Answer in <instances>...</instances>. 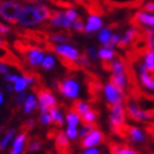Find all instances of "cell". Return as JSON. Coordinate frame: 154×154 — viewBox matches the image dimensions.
<instances>
[{"label":"cell","instance_id":"6da1fadb","mask_svg":"<svg viewBox=\"0 0 154 154\" xmlns=\"http://www.w3.org/2000/svg\"><path fill=\"white\" fill-rule=\"evenodd\" d=\"M44 48L47 51H53L55 53L60 64L64 68H66L69 72H78L82 70L80 65L78 64V58H79V51L73 47L69 45H57L54 44L51 40H45L44 43Z\"/></svg>","mask_w":154,"mask_h":154},{"label":"cell","instance_id":"7a4b0ae2","mask_svg":"<svg viewBox=\"0 0 154 154\" xmlns=\"http://www.w3.org/2000/svg\"><path fill=\"white\" fill-rule=\"evenodd\" d=\"M84 74H85V84L88 89V94L90 95V103H95L100 100L102 91L104 90V85L100 80V78L89 69H84Z\"/></svg>","mask_w":154,"mask_h":154},{"label":"cell","instance_id":"3957f363","mask_svg":"<svg viewBox=\"0 0 154 154\" xmlns=\"http://www.w3.org/2000/svg\"><path fill=\"white\" fill-rule=\"evenodd\" d=\"M124 105H125V112H127V115L133 119L135 122H143L144 119H153V115L149 114L148 112L143 110L139 103H138L133 97L130 95H125L124 97Z\"/></svg>","mask_w":154,"mask_h":154},{"label":"cell","instance_id":"277c9868","mask_svg":"<svg viewBox=\"0 0 154 154\" xmlns=\"http://www.w3.org/2000/svg\"><path fill=\"white\" fill-rule=\"evenodd\" d=\"M32 89H33L34 93L36 94L38 99H39L42 112H49V109L51 106L57 105L55 97L53 95L50 89H48L47 87L44 85V83H42V84H34V85H32Z\"/></svg>","mask_w":154,"mask_h":154},{"label":"cell","instance_id":"5b68a950","mask_svg":"<svg viewBox=\"0 0 154 154\" xmlns=\"http://www.w3.org/2000/svg\"><path fill=\"white\" fill-rule=\"evenodd\" d=\"M21 5L17 2H4L0 3V17L10 24H17L19 21V15Z\"/></svg>","mask_w":154,"mask_h":154},{"label":"cell","instance_id":"8992f818","mask_svg":"<svg viewBox=\"0 0 154 154\" xmlns=\"http://www.w3.org/2000/svg\"><path fill=\"white\" fill-rule=\"evenodd\" d=\"M0 63L11 65L14 68H17L20 72L24 68H26L24 65V61H21V59H19L17 55H15V54L8 48V45H0Z\"/></svg>","mask_w":154,"mask_h":154},{"label":"cell","instance_id":"52a82bcc","mask_svg":"<svg viewBox=\"0 0 154 154\" xmlns=\"http://www.w3.org/2000/svg\"><path fill=\"white\" fill-rule=\"evenodd\" d=\"M106 108L110 112V127H119L125 123V109L123 106V102L109 104L106 103Z\"/></svg>","mask_w":154,"mask_h":154},{"label":"cell","instance_id":"ba28073f","mask_svg":"<svg viewBox=\"0 0 154 154\" xmlns=\"http://www.w3.org/2000/svg\"><path fill=\"white\" fill-rule=\"evenodd\" d=\"M106 9H137L142 6L143 0H100Z\"/></svg>","mask_w":154,"mask_h":154},{"label":"cell","instance_id":"9c48e42d","mask_svg":"<svg viewBox=\"0 0 154 154\" xmlns=\"http://www.w3.org/2000/svg\"><path fill=\"white\" fill-rule=\"evenodd\" d=\"M39 21H40V18L38 17L35 8H32L30 5L21 6L20 15H19V23L23 26L36 25V24H39Z\"/></svg>","mask_w":154,"mask_h":154},{"label":"cell","instance_id":"30bf717a","mask_svg":"<svg viewBox=\"0 0 154 154\" xmlns=\"http://www.w3.org/2000/svg\"><path fill=\"white\" fill-rule=\"evenodd\" d=\"M57 88L60 94H63L66 98H76L79 93V84L74 79L68 78L65 80L57 82Z\"/></svg>","mask_w":154,"mask_h":154},{"label":"cell","instance_id":"8fae6325","mask_svg":"<svg viewBox=\"0 0 154 154\" xmlns=\"http://www.w3.org/2000/svg\"><path fill=\"white\" fill-rule=\"evenodd\" d=\"M104 139H105V135L100 132V130L94 129V130H91L89 134H87L85 137L82 138V142L79 145H80L82 149H87L90 147H94L97 144L104 143Z\"/></svg>","mask_w":154,"mask_h":154},{"label":"cell","instance_id":"7c38bea8","mask_svg":"<svg viewBox=\"0 0 154 154\" xmlns=\"http://www.w3.org/2000/svg\"><path fill=\"white\" fill-rule=\"evenodd\" d=\"M54 147H55L58 153H63V154H68L72 152V145H70V140H69V137L63 133V132H58V134L54 138Z\"/></svg>","mask_w":154,"mask_h":154},{"label":"cell","instance_id":"4fadbf2b","mask_svg":"<svg viewBox=\"0 0 154 154\" xmlns=\"http://www.w3.org/2000/svg\"><path fill=\"white\" fill-rule=\"evenodd\" d=\"M23 59H24V63H26L30 68H36L42 64L43 61V50H40L39 48H34L32 49L29 53L24 54L23 55Z\"/></svg>","mask_w":154,"mask_h":154},{"label":"cell","instance_id":"5bb4252c","mask_svg":"<svg viewBox=\"0 0 154 154\" xmlns=\"http://www.w3.org/2000/svg\"><path fill=\"white\" fill-rule=\"evenodd\" d=\"M104 93H105L106 100H108L109 104H115V103H119V102H124L125 94H122L117 88L112 85V84H108V85L104 87Z\"/></svg>","mask_w":154,"mask_h":154},{"label":"cell","instance_id":"9a60e30c","mask_svg":"<svg viewBox=\"0 0 154 154\" xmlns=\"http://www.w3.org/2000/svg\"><path fill=\"white\" fill-rule=\"evenodd\" d=\"M50 23L55 26H61V28H70L72 26V21L69 20L65 14L60 13L58 10H53L51 11V17H50Z\"/></svg>","mask_w":154,"mask_h":154},{"label":"cell","instance_id":"2e32d148","mask_svg":"<svg viewBox=\"0 0 154 154\" xmlns=\"http://www.w3.org/2000/svg\"><path fill=\"white\" fill-rule=\"evenodd\" d=\"M106 144H108V148H109L110 153H118V154H135V153H138V150L130 148L129 145L117 143L114 140H109Z\"/></svg>","mask_w":154,"mask_h":154},{"label":"cell","instance_id":"e0dca14e","mask_svg":"<svg viewBox=\"0 0 154 154\" xmlns=\"http://www.w3.org/2000/svg\"><path fill=\"white\" fill-rule=\"evenodd\" d=\"M109 84H112L113 87L117 88L122 94H124V90L128 85L127 82V75L125 74H115L113 73L112 76L109 78Z\"/></svg>","mask_w":154,"mask_h":154},{"label":"cell","instance_id":"ac0fdd59","mask_svg":"<svg viewBox=\"0 0 154 154\" xmlns=\"http://www.w3.org/2000/svg\"><path fill=\"white\" fill-rule=\"evenodd\" d=\"M140 82L147 89L154 91V73L148 72L145 65L140 66Z\"/></svg>","mask_w":154,"mask_h":154},{"label":"cell","instance_id":"d6986e66","mask_svg":"<svg viewBox=\"0 0 154 154\" xmlns=\"http://www.w3.org/2000/svg\"><path fill=\"white\" fill-rule=\"evenodd\" d=\"M91 103H84L82 100H74L72 103V106H70V110H73L74 113H76L79 115V117H82L83 114H85L88 110L91 109Z\"/></svg>","mask_w":154,"mask_h":154},{"label":"cell","instance_id":"ffe728a7","mask_svg":"<svg viewBox=\"0 0 154 154\" xmlns=\"http://www.w3.org/2000/svg\"><path fill=\"white\" fill-rule=\"evenodd\" d=\"M127 139L128 140H132V142H144V134L142 133L140 129H138L135 127H132V125H128V129H127Z\"/></svg>","mask_w":154,"mask_h":154},{"label":"cell","instance_id":"44dd1931","mask_svg":"<svg viewBox=\"0 0 154 154\" xmlns=\"http://www.w3.org/2000/svg\"><path fill=\"white\" fill-rule=\"evenodd\" d=\"M42 147V140L39 137H30L28 140H25V148L24 152H36Z\"/></svg>","mask_w":154,"mask_h":154},{"label":"cell","instance_id":"7402d4cb","mask_svg":"<svg viewBox=\"0 0 154 154\" xmlns=\"http://www.w3.org/2000/svg\"><path fill=\"white\" fill-rule=\"evenodd\" d=\"M133 17L139 23H142V24H145V25H149V26L154 28V17L147 14V11H137Z\"/></svg>","mask_w":154,"mask_h":154},{"label":"cell","instance_id":"603a6c76","mask_svg":"<svg viewBox=\"0 0 154 154\" xmlns=\"http://www.w3.org/2000/svg\"><path fill=\"white\" fill-rule=\"evenodd\" d=\"M103 25V21L100 20L99 17H95V15H90V18L88 20V24L85 26L87 32H95V30H99Z\"/></svg>","mask_w":154,"mask_h":154},{"label":"cell","instance_id":"cb8c5ba5","mask_svg":"<svg viewBox=\"0 0 154 154\" xmlns=\"http://www.w3.org/2000/svg\"><path fill=\"white\" fill-rule=\"evenodd\" d=\"M35 11L38 14V17L40 18V20H49L50 17H51V9H49L48 6H45L43 4H36L35 6Z\"/></svg>","mask_w":154,"mask_h":154},{"label":"cell","instance_id":"d4e9b609","mask_svg":"<svg viewBox=\"0 0 154 154\" xmlns=\"http://www.w3.org/2000/svg\"><path fill=\"white\" fill-rule=\"evenodd\" d=\"M49 113H50V117H51V120H53V124H55V127L58 128H61L63 127V118H61V114L59 112V109L55 106H51L49 109Z\"/></svg>","mask_w":154,"mask_h":154},{"label":"cell","instance_id":"484cf974","mask_svg":"<svg viewBox=\"0 0 154 154\" xmlns=\"http://www.w3.org/2000/svg\"><path fill=\"white\" fill-rule=\"evenodd\" d=\"M26 132H23L17 139H15V142H14V147H13V150H11V153L13 154H18V153H20L21 150H23V145H24V143H25V139H26Z\"/></svg>","mask_w":154,"mask_h":154},{"label":"cell","instance_id":"4316f807","mask_svg":"<svg viewBox=\"0 0 154 154\" xmlns=\"http://www.w3.org/2000/svg\"><path fill=\"white\" fill-rule=\"evenodd\" d=\"M66 122H68V124L70 125V127H76L79 124V122H80V117L76 113H74L73 110L70 109H66Z\"/></svg>","mask_w":154,"mask_h":154},{"label":"cell","instance_id":"83f0119b","mask_svg":"<svg viewBox=\"0 0 154 154\" xmlns=\"http://www.w3.org/2000/svg\"><path fill=\"white\" fill-rule=\"evenodd\" d=\"M35 108H36V99L33 95L28 97L26 100H25V105H24V112L29 114V113H32Z\"/></svg>","mask_w":154,"mask_h":154},{"label":"cell","instance_id":"f1b7e54d","mask_svg":"<svg viewBox=\"0 0 154 154\" xmlns=\"http://www.w3.org/2000/svg\"><path fill=\"white\" fill-rule=\"evenodd\" d=\"M144 35L147 39L149 50H154V29H144Z\"/></svg>","mask_w":154,"mask_h":154},{"label":"cell","instance_id":"f546056e","mask_svg":"<svg viewBox=\"0 0 154 154\" xmlns=\"http://www.w3.org/2000/svg\"><path fill=\"white\" fill-rule=\"evenodd\" d=\"M115 55V53L113 51V49H109V48H103L99 50V57H100L102 60H110L113 59Z\"/></svg>","mask_w":154,"mask_h":154},{"label":"cell","instance_id":"4dcf8cb0","mask_svg":"<svg viewBox=\"0 0 154 154\" xmlns=\"http://www.w3.org/2000/svg\"><path fill=\"white\" fill-rule=\"evenodd\" d=\"M55 59H54L53 57H47V58H44L43 59V61H42V66H43V69H45V70H50V69H53L54 68V61Z\"/></svg>","mask_w":154,"mask_h":154},{"label":"cell","instance_id":"1f68e13d","mask_svg":"<svg viewBox=\"0 0 154 154\" xmlns=\"http://www.w3.org/2000/svg\"><path fill=\"white\" fill-rule=\"evenodd\" d=\"M13 134H14V130H13V129L8 130L6 135H5L4 138H3L2 140H0V150H2V149H5V148H6L8 143H9V142L11 140V137H13Z\"/></svg>","mask_w":154,"mask_h":154},{"label":"cell","instance_id":"d6a6232c","mask_svg":"<svg viewBox=\"0 0 154 154\" xmlns=\"http://www.w3.org/2000/svg\"><path fill=\"white\" fill-rule=\"evenodd\" d=\"M118 40H119L118 35H110V38H109V39H108L105 43H103V44H104V48H109V49H113V47H114V45H117Z\"/></svg>","mask_w":154,"mask_h":154},{"label":"cell","instance_id":"836d02e7","mask_svg":"<svg viewBox=\"0 0 154 154\" xmlns=\"http://www.w3.org/2000/svg\"><path fill=\"white\" fill-rule=\"evenodd\" d=\"M28 85V82L24 79V78H19L17 82H15V90L17 91H21L24 90Z\"/></svg>","mask_w":154,"mask_h":154},{"label":"cell","instance_id":"e575fe53","mask_svg":"<svg viewBox=\"0 0 154 154\" xmlns=\"http://www.w3.org/2000/svg\"><path fill=\"white\" fill-rule=\"evenodd\" d=\"M73 23H74V29L76 30V32H79V33L85 32V26H84V24H83L82 17H79L78 19H75Z\"/></svg>","mask_w":154,"mask_h":154},{"label":"cell","instance_id":"d590c367","mask_svg":"<svg viewBox=\"0 0 154 154\" xmlns=\"http://www.w3.org/2000/svg\"><path fill=\"white\" fill-rule=\"evenodd\" d=\"M39 119H40L42 124H51V123H53L51 117H50V113H48V112H43V113L40 114Z\"/></svg>","mask_w":154,"mask_h":154},{"label":"cell","instance_id":"8d00e7d4","mask_svg":"<svg viewBox=\"0 0 154 154\" xmlns=\"http://www.w3.org/2000/svg\"><path fill=\"white\" fill-rule=\"evenodd\" d=\"M65 17L70 20V21H74L75 19H78L79 18V15L76 14V11L74 10V8H70V9H66L65 11Z\"/></svg>","mask_w":154,"mask_h":154},{"label":"cell","instance_id":"74e56055","mask_svg":"<svg viewBox=\"0 0 154 154\" xmlns=\"http://www.w3.org/2000/svg\"><path fill=\"white\" fill-rule=\"evenodd\" d=\"M34 125H35V122L33 120V119H30V120H28L26 123H23V124H21V130H23V132H29V130H32L33 128H34Z\"/></svg>","mask_w":154,"mask_h":154},{"label":"cell","instance_id":"f35d334b","mask_svg":"<svg viewBox=\"0 0 154 154\" xmlns=\"http://www.w3.org/2000/svg\"><path fill=\"white\" fill-rule=\"evenodd\" d=\"M110 38V33H109V29H104L100 32V34H99V40H100L102 43H105L108 39Z\"/></svg>","mask_w":154,"mask_h":154},{"label":"cell","instance_id":"ab89813d","mask_svg":"<svg viewBox=\"0 0 154 154\" xmlns=\"http://www.w3.org/2000/svg\"><path fill=\"white\" fill-rule=\"evenodd\" d=\"M66 135L69 138H72V139H75L76 135H78V130L75 129V127H70V125H69V128L66 129Z\"/></svg>","mask_w":154,"mask_h":154},{"label":"cell","instance_id":"60d3db41","mask_svg":"<svg viewBox=\"0 0 154 154\" xmlns=\"http://www.w3.org/2000/svg\"><path fill=\"white\" fill-rule=\"evenodd\" d=\"M112 59L110 60H102V68L104 69L105 72H112Z\"/></svg>","mask_w":154,"mask_h":154},{"label":"cell","instance_id":"b9f144b4","mask_svg":"<svg viewBox=\"0 0 154 154\" xmlns=\"http://www.w3.org/2000/svg\"><path fill=\"white\" fill-rule=\"evenodd\" d=\"M25 99H26V94L24 93V91H20V94L15 98V103H17L18 105H21L23 103L25 102Z\"/></svg>","mask_w":154,"mask_h":154},{"label":"cell","instance_id":"7bdbcfd3","mask_svg":"<svg viewBox=\"0 0 154 154\" xmlns=\"http://www.w3.org/2000/svg\"><path fill=\"white\" fill-rule=\"evenodd\" d=\"M143 11H148V13H154V3L153 2H149L147 3L144 6H143Z\"/></svg>","mask_w":154,"mask_h":154},{"label":"cell","instance_id":"ee69618b","mask_svg":"<svg viewBox=\"0 0 154 154\" xmlns=\"http://www.w3.org/2000/svg\"><path fill=\"white\" fill-rule=\"evenodd\" d=\"M85 53L89 55V58H90V59H93V60H95V59H97V51H95V49H94V48H88V50H87Z\"/></svg>","mask_w":154,"mask_h":154},{"label":"cell","instance_id":"f6af8a7d","mask_svg":"<svg viewBox=\"0 0 154 154\" xmlns=\"http://www.w3.org/2000/svg\"><path fill=\"white\" fill-rule=\"evenodd\" d=\"M5 79L8 80V82H13V83H15V82H17L19 78H18V76L17 75H10V74H5Z\"/></svg>","mask_w":154,"mask_h":154},{"label":"cell","instance_id":"bcb514c9","mask_svg":"<svg viewBox=\"0 0 154 154\" xmlns=\"http://www.w3.org/2000/svg\"><path fill=\"white\" fill-rule=\"evenodd\" d=\"M9 32H10V29L0 23V33H2V34H6V33H9Z\"/></svg>","mask_w":154,"mask_h":154},{"label":"cell","instance_id":"7dc6e473","mask_svg":"<svg viewBox=\"0 0 154 154\" xmlns=\"http://www.w3.org/2000/svg\"><path fill=\"white\" fill-rule=\"evenodd\" d=\"M84 153L85 154H98L99 153V150L98 149H95V148H93V147H90V148H87V150H84Z\"/></svg>","mask_w":154,"mask_h":154},{"label":"cell","instance_id":"c3c4849f","mask_svg":"<svg viewBox=\"0 0 154 154\" xmlns=\"http://www.w3.org/2000/svg\"><path fill=\"white\" fill-rule=\"evenodd\" d=\"M0 73H2V74H6L8 73V69H6V66L3 63H0Z\"/></svg>","mask_w":154,"mask_h":154},{"label":"cell","instance_id":"681fc988","mask_svg":"<svg viewBox=\"0 0 154 154\" xmlns=\"http://www.w3.org/2000/svg\"><path fill=\"white\" fill-rule=\"evenodd\" d=\"M75 2H76V4H79V5H83V4L85 3V2H88V0H75Z\"/></svg>","mask_w":154,"mask_h":154},{"label":"cell","instance_id":"f907efd6","mask_svg":"<svg viewBox=\"0 0 154 154\" xmlns=\"http://www.w3.org/2000/svg\"><path fill=\"white\" fill-rule=\"evenodd\" d=\"M3 99H4V95H3V93H2V91H0V104L3 103Z\"/></svg>","mask_w":154,"mask_h":154},{"label":"cell","instance_id":"816d5d0a","mask_svg":"<svg viewBox=\"0 0 154 154\" xmlns=\"http://www.w3.org/2000/svg\"><path fill=\"white\" fill-rule=\"evenodd\" d=\"M0 45H8V43L4 42V40H2V38H0Z\"/></svg>","mask_w":154,"mask_h":154},{"label":"cell","instance_id":"f5cc1de1","mask_svg":"<svg viewBox=\"0 0 154 154\" xmlns=\"http://www.w3.org/2000/svg\"><path fill=\"white\" fill-rule=\"evenodd\" d=\"M8 90H9V91H10V93H11V91H13V88H11L10 85H8Z\"/></svg>","mask_w":154,"mask_h":154}]
</instances>
